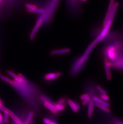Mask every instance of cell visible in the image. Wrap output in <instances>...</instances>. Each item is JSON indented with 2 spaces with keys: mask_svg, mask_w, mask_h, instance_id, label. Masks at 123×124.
Instances as JSON below:
<instances>
[{
  "mask_svg": "<svg viewBox=\"0 0 123 124\" xmlns=\"http://www.w3.org/2000/svg\"><path fill=\"white\" fill-rule=\"evenodd\" d=\"M8 84L14 88L31 110L35 114L39 115L41 105L39 97L42 93L36 84L32 82L27 78L23 80L22 83L10 80Z\"/></svg>",
  "mask_w": 123,
  "mask_h": 124,
  "instance_id": "obj_1",
  "label": "cell"
},
{
  "mask_svg": "<svg viewBox=\"0 0 123 124\" xmlns=\"http://www.w3.org/2000/svg\"><path fill=\"white\" fill-rule=\"evenodd\" d=\"M102 39L103 38L101 35H99L95 38L94 41L89 45L84 54L74 62L69 70L70 76L74 77L80 73L86 64L89 56L92 49L99 43L101 42Z\"/></svg>",
  "mask_w": 123,
  "mask_h": 124,
  "instance_id": "obj_2",
  "label": "cell"
},
{
  "mask_svg": "<svg viewBox=\"0 0 123 124\" xmlns=\"http://www.w3.org/2000/svg\"><path fill=\"white\" fill-rule=\"evenodd\" d=\"M101 53L105 59L113 62L123 56V39L104 45Z\"/></svg>",
  "mask_w": 123,
  "mask_h": 124,
  "instance_id": "obj_3",
  "label": "cell"
},
{
  "mask_svg": "<svg viewBox=\"0 0 123 124\" xmlns=\"http://www.w3.org/2000/svg\"><path fill=\"white\" fill-rule=\"evenodd\" d=\"M122 39H123V34L121 32L116 31H109L101 42L103 45H106Z\"/></svg>",
  "mask_w": 123,
  "mask_h": 124,
  "instance_id": "obj_4",
  "label": "cell"
},
{
  "mask_svg": "<svg viewBox=\"0 0 123 124\" xmlns=\"http://www.w3.org/2000/svg\"><path fill=\"white\" fill-rule=\"evenodd\" d=\"M62 73L60 71L55 72L48 73L43 76V80L47 83H50L61 77Z\"/></svg>",
  "mask_w": 123,
  "mask_h": 124,
  "instance_id": "obj_5",
  "label": "cell"
},
{
  "mask_svg": "<svg viewBox=\"0 0 123 124\" xmlns=\"http://www.w3.org/2000/svg\"><path fill=\"white\" fill-rule=\"evenodd\" d=\"M108 63L110 68L123 70V56L119 57L116 61L111 62L108 61Z\"/></svg>",
  "mask_w": 123,
  "mask_h": 124,
  "instance_id": "obj_6",
  "label": "cell"
},
{
  "mask_svg": "<svg viewBox=\"0 0 123 124\" xmlns=\"http://www.w3.org/2000/svg\"><path fill=\"white\" fill-rule=\"evenodd\" d=\"M114 3H115L114 0H110L109 5L108 6V10L107 11V13L106 14V16H105L104 19L103 20V25H102L103 27L106 25V24L108 22V21L109 19Z\"/></svg>",
  "mask_w": 123,
  "mask_h": 124,
  "instance_id": "obj_7",
  "label": "cell"
},
{
  "mask_svg": "<svg viewBox=\"0 0 123 124\" xmlns=\"http://www.w3.org/2000/svg\"><path fill=\"white\" fill-rule=\"evenodd\" d=\"M67 104L71 108L72 111L75 113L79 112L81 108L80 104L76 101L68 99L67 100Z\"/></svg>",
  "mask_w": 123,
  "mask_h": 124,
  "instance_id": "obj_8",
  "label": "cell"
},
{
  "mask_svg": "<svg viewBox=\"0 0 123 124\" xmlns=\"http://www.w3.org/2000/svg\"><path fill=\"white\" fill-rule=\"evenodd\" d=\"M55 102H43L42 104L46 108H47V109H48L50 112L54 114L55 115H58V112L56 110L54 106Z\"/></svg>",
  "mask_w": 123,
  "mask_h": 124,
  "instance_id": "obj_9",
  "label": "cell"
},
{
  "mask_svg": "<svg viewBox=\"0 0 123 124\" xmlns=\"http://www.w3.org/2000/svg\"><path fill=\"white\" fill-rule=\"evenodd\" d=\"M103 28V26L101 27L99 25L95 26L91 31V35L94 38H97L99 35H100Z\"/></svg>",
  "mask_w": 123,
  "mask_h": 124,
  "instance_id": "obj_10",
  "label": "cell"
},
{
  "mask_svg": "<svg viewBox=\"0 0 123 124\" xmlns=\"http://www.w3.org/2000/svg\"><path fill=\"white\" fill-rule=\"evenodd\" d=\"M94 102L92 99L88 104V116L89 118H91L93 115V111L94 109Z\"/></svg>",
  "mask_w": 123,
  "mask_h": 124,
  "instance_id": "obj_11",
  "label": "cell"
},
{
  "mask_svg": "<svg viewBox=\"0 0 123 124\" xmlns=\"http://www.w3.org/2000/svg\"><path fill=\"white\" fill-rule=\"evenodd\" d=\"M104 68L106 71V77L108 80H110L111 78V72L110 71V68L108 65V61L106 59L104 58Z\"/></svg>",
  "mask_w": 123,
  "mask_h": 124,
  "instance_id": "obj_12",
  "label": "cell"
},
{
  "mask_svg": "<svg viewBox=\"0 0 123 124\" xmlns=\"http://www.w3.org/2000/svg\"><path fill=\"white\" fill-rule=\"evenodd\" d=\"M54 106L56 110L58 112V113L64 112L66 109V106L58 104L56 103V102H55Z\"/></svg>",
  "mask_w": 123,
  "mask_h": 124,
  "instance_id": "obj_13",
  "label": "cell"
},
{
  "mask_svg": "<svg viewBox=\"0 0 123 124\" xmlns=\"http://www.w3.org/2000/svg\"><path fill=\"white\" fill-rule=\"evenodd\" d=\"M35 114V112H34V111L32 110H30L28 114V116L26 121L28 122L29 123H31L34 118Z\"/></svg>",
  "mask_w": 123,
  "mask_h": 124,
  "instance_id": "obj_14",
  "label": "cell"
},
{
  "mask_svg": "<svg viewBox=\"0 0 123 124\" xmlns=\"http://www.w3.org/2000/svg\"><path fill=\"white\" fill-rule=\"evenodd\" d=\"M95 105L97 108H99V109H100V110H102V111H104V112H106V113H109L110 112V110H109V108H108V107H105V106L102 105L100 104L96 103L95 104Z\"/></svg>",
  "mask_w": 123,
  "mask_h": 124,
  "instance_id": "obj_15",
  "label": "cell"
},
{
  "mask_svg": "<svg viewBox=\"0 0 123 124\" xmlns=\"http://www.w3.org/2000/svg\"><path fill=\"white\" fill-rule=\"evenodd\" d=\"M43 121L44 124H59L57 120L50 119L47 117L43 118Z\"/></svg>",
  "mask_w": 123,
  "mask_h": 124,
  "instance_id": "obj_16",
  "label": "cell"
},
{
  "mask_svg": "<svg viewBox=\"0 0 123 124\" xmlns=\"http://www.w3.org/2000/svg\"><path fill=\"white\" fill-rule=\"evenodd\" d=\"M69 50L68 49H63L61 50L55 51L52 53V55H56V54H62L68 53Z\"/></svg>",
  "mask_w": 123,
  "mask_h": 124,
  "instance_id": "obj_17",
  "label": "cell"
},
{
  "mask_svg": "<svg viewBox=\"0 0 123 124\" xmlns=\"http://www.w3.org/2000/svg\"><path fill=\"white\" fill-rule=\"evenodd\" d=\"M99 97L102 101H109V98L107 94H100Z\"/></svg>",
  "mask_w": 123,
  "mask_h": 124,
  "instance_id": "obj_18",
  "label": "cell"
},
{
  "mask_svg": "<svg viewBox=\"0 0 123 124\" xmlns=\"http://www.w3.org/2000/svg\"><path fill=\"white\" fill-rule=\"evenodd\" d=\"M97 90L100 93V94H107L106 92L102 87L100 85H97L96 86Z\"/></svg>",
  "mask_w": 123,
  "mask_h": 124,
  "instance_id": "obj_19",
  "label": "cell"
},
{
  "mask_svg": "<svg viewBox=\"0 0 123 124\" xmlns=\"http://www.w3.org/2000/svg\"><path fill=\"white\" fill-rule=\"evenodd\" d=\"M4 117H3V120L4 121L5 123H7L9 121V115H8V113L7 112H4Z\"/></svg>",
  "mask_w": 123,
  "mask_h": 124,
  "instance_id": "obj_20",
  "label": "cell"
},
{
  "mask_svg": "<svg viewBox=\"0 0 123 124\" xmlns=\"http://www.w3.org/2000/svg\"><path fill=\"white\" fill-rule=\"evenodd\" d=\"M92 99L94 101V102H95L96 103H98V104H100L102 101L98 96H94Z\"/></svg>",
  "mask_w": 123,
  "mask_h": 124,
  "instance_id": "obj_21",
  "label": "cell"
},
{
  "mask_svg": "<svg viewBox=\"0 0 123 124\" xmlns=\"http://www.w3.org/2000/svg\"><path fill=\"white\" fill-rule=\"evenodd\" d=\"M91 99H92V98L90 97H89L82 101V104L83 105L86 106L87 104H88Z\"/></svg>",
  "mask_w": 123,
  "mask_h": 124,
  "instance_id": "obj_22",
  "label": "cell"
},
{
  "mask_svg": "<svg viewBox=\"0 0 123 124\" xmlns=\"http://www.w3.org/2000/svg\"><path fill=\"white\" fill-rule=\"evenodd\" d=\"M90 97V96L89 95V94H88L87 93H84V94H82L81 95H80V98L81 100L82 101L84 100L85 99L87 98H88V97Z\"/></svg>",
  "mask_w": 123,
  "mask_h": 124,
  "instance_id": "obj_23",
  "label": "cell"
},
{
  "mask_svg": "<svg viewBox=\"0 0 123 124\" xmlns=\"http://www.w3.org/2000/svg\"><path fill=\"white\" fill-rule=\"evenodd\" d=\"M100 104H102V105L104 106L105 107H108V108H109V107H110V104H109V103H108V101H102L100 103Z\"/></svg>",
  "mask_w": 123,
  "mask_h": 124,
  "instance_id": "obj_24",
  "label": "cell"
},
{
  "mask_svg": "<svg viewBox=\"0 0 123 124\" xmlns=\"http://www.w3.org/2000/svg\"><path fill=\"white\" fill-rule=\"evenodd\" d=\"M7 73H8V74H9L10 76L13 77V78L16 77V76H17V75H16V74H15V73H14L13 71H10V70L7 71Z\"/></svg>",
  "mask_w": 123,
  "mask_h": 124,
  "instance_id": "obj_25",
  "label": "cell"
},
{
  "mask_svg": "<svg viewBox=\"0 0 123 124\" xmlns=\"http://www.w3.org/2000/svg\"><path fill=\"white\" fill-rule=\"evenodd\" d=\"M0 124H4L3 117L0 113Z\"/></svg>",
  "mask_w": 123,
  "mask_h": 124,
  "instance_id": "obj_26",
  "label": "cell"
},
{
  "mask_svg": "<svg viewBox=\"0 0 123 124\" xmlns=\"http://www.w3.org/2000/svg\"><path fill=\"white\" fill-rule=\"evenodd\" d=\"M0 103H2V101H1V100H0Z\"/></svg>",
  "mask_w": 123,
  "mask_h": 124,
  "instance_id": "obj_27",
  "label": "cell"
},
{
  "mask_svg": "<svg viewBox=\"0 0 123 124\" xmlns=\"http://www.w3.org/2000/svg\"><path fill=\"white\" fill-rule=\"evenodd\" d=\"M30 124H33V123H32V122L31 123H30Z\"/></svg>",
  "mask_w": 123,
  "mask_h": 124,
  "instance_id": "obj_28",
  "label": "cell"
},
{
  "mask_svg": "<svg viewBox=\"0 0 123 124\" xmlns=\"http://www.w3.org/2000/svg\"><path fill=\"white\" fill-rule=\"evenodd\" d=\"M1 76V74H0V76Z\"/></svg>",
  "mask_w": 123,
  "mask_h": 124,
  "instance_id": "obj_29",
  "label": "cell"
},
{
  "mask_svg": "<svg viewBox=\"0 0 123 124\" xmlns=\"http://www.w3.org/2000/svg\"><path fill=\"white\" fill-rule=\"evenodd\" d=\"M121 124H123V123H122Z\"/></svg>",
  "mask_w": 123,
  "mask_h": 124,
  "instance_id": "obj_30",
  "label": "cell"
}]
</instances>
